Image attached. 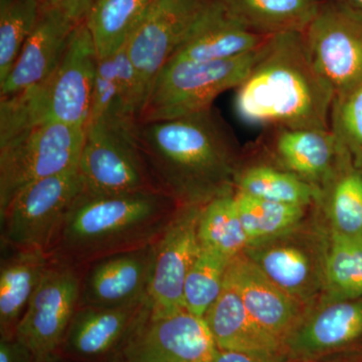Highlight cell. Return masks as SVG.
Wrapping results in <instances>:
<instances>
[{
	"mask_svg": "<svg viewBox=\"0 0 362 362\" xmlns=\"http://www.w3.org/2000/svg\"><path fill=\"white\" fill-rule=\"evenodd\" d=\"M328 182L332 185L329 197L332 233L350 237L361 235L362 170L354 166L340 142L337 168Z\"/></svg>",
	"mask_w": 362,
	"mask_h": 362,
	"instance_id": "cell-28",
	"label": "cell"
},
{
	"mask_svg": "<svg viewBox=\"0 0 362 362\" xmlns=\"http://www.w3.org/2000/svg\"><path fill=\"white\" fill-rule=\"evenodd\" d=\"M235 197L249 247L287 235L303 218L304 206L265 201L238 192Z\"/></svg>",
	"mask_w": 362,
	"mask_h": 362,
	"instance_id": "cell-29",
	"label": "cell"
},
{
	"mask_svg": "<svg viewBox=\"0 0 362 362\" xmlns=\"http://www.w3.org/2000/svg\"><path fill=\"white\" fill-rule=\"evenodd\" d=\"M244 254L274 284L302 304L325 285V266L320 267L301 245L272 240L250 246Z\"/></svg>",
	"mask_w": 362,
	"mask_h": 362,
	"instance_id": "cell-20",
	"label": "cell"
},
{
	"mask_svg": "<svg viewBox=\"0 0 362 362\" xmlns=\"http://www.w3.org/2000/svg\"><path fill=\"white\" fill-rule=\"evenodd\" d=\"M264 45L232 59L168 62L151 86L140 123L180 118L213 108L218 95L237 89L244 82L261 56Z\"/></svg>",
	"mask_w": 362,
	"mask_h": 362,
	"instance_id": "cell-5",
	"label": "cell"
},
{
	"mask_svg": "<svg viewBox=\"0 0 362 362\" xmlns=\"http://www.w3.org/2000/svg\"><path fill=\"white\" fill-rule=\"evenodd\" d=\"M349 362H354V361H349Z\"/></svg>",
	"mask_w": 362,
	"mask_h": 362,
	"instance_id": "cell-38",
	"label": "cell"
},
{
	"mask_svg": "<svg viewBox=\"0 0 362 362\" xmlns=\"http://www.w3.org/2000/svg\"><path fill=\"white\" fill-rule=\"evenodd\" d=\"M325 286L334 300L362 298V235L332 233L325 259Z\"/></svg>",
	"mask_w": 362,
	"mask_h": 362,
	"instance_id": "cell-30",
	"label": "cell"
},
{
	"mask_svg": "<svg viewBox=\"0 0 362 362\" xmlns=\"http://www.w3.org/2000/svg\"><path fill=\"white\" fill-rule=\"evenodd\" d=\"M78 168L86 194L119 195L159 190L152 185L138 146L137 132L115 129L104 123L86 126Z\"/></svg>",
	"mask_w": 362,
	"mask_h": 362,
	"instance_id": "cell-8",
	"label": "cell"
},
{
	"mask_svg": "<svg viewBox=\"0 0 362 362\" xmlns=\"http://www.w3.org/2000/svg\"><path fill=\"white\" fill-rule=\"evenodd\" d=\"M204 318L218 349L285 354L283 343L252 318L240 295L226 281L220 297Z\"/></svg>",
	"mask_w": 362,
	"mask_h": 362,
	"instance_id": "cell-21",
	"label": "cell"
},
{
	"mask_svg": "<svg viewBox=\"0 0 362 362\" xmlns=\"http://www.w3.org/2000/svg\"><path fill=\"white\" fill-rule=\"evenodd\" d=\"M235 187L238 192L257 199L304 207L322 192L319 187L294 173L269 165H255L242 171Z\"/></svg>",
	"mask_w": 362,
	"mask_h": 362,
	"instance_id": "cell-26",
	"label": "cell"
},
{
	"mask_svg": "<svg viewBox=\"0 0 362 362\" xmlns=\"http://www.w3.org/2000/svg\"><path fill=\"white\" fill-rule=\"evenodd\" d=\"M225 281L240 295L252 318L284 346L304 320V304L274 284L244 252L230 259Z\"/></svg>",
	"mask_w": 362,
	"mask_h": 362,
	"instance_id": "cell-16",
	"label": "cell"
},
{
	"mask_svg": "<svg viewBox=\"0 0 362 362\" xmlns=\"http://www.w3.org/2000/svg\"><path fill=\"white\" fill-rule=\"evenodd\" d=\"M47 252L18 250L0 269V331L2 339L16 338V328L33 292L49 268Z\"/></svg>",
	"mask_w": 362,
	"mask_h": 362,
	"instance_id": "cell-23",
	"label": "cell"
},
{
	"mask_svg": "<svg viewBox=\"0 0 362 362\" xmlns=\"http://www.w3.org/2000/svg\"><path fill=\"white\" fill-rule=\"evenodd\" d=\"M347 6L362 13V0H346Z\"/></svg>",
	"mask_w": 362,
	"mask_h": 362,
	"instance_id": "cell-37",
	"label": "cell"
},
{
	"mask_svg": "<svg viewBox=\"0 0 362 362\" xmlns=\"http://www.w3.org/2000/svg\"><path fill=\"white\" fill-rule=\"evenodd\" d=\"M330 128L349 152L352 163L362 170V83L335 97Z\"/></svg>",
	"mask_w": 362,
	"mask_h": 362,
	"instance_id": "cell-33",
	"label": "cell"
},
{
	"mask_svg": "<svg viewBox=\"0 0 362 362\" xmlns=\"http://www.w3.org/2000/svg\"><path fill=\"white\" fill-rule=\"evenodd\" d=\"M302 33L312 62L335 97L361 84V11L344 4H322Z\"/></svg>",
	"mask_w": 362,
	"mask_h": 362,
	"instance_id": "cell-9",
	"label": "cell"
},
{
	"mask_svg": "<svg viewBox=\"0 0 362 362\" xmlns=\"http://www.w3.org/2000/svg\"><path fill=\"white\" fill-rule=\"evenodd\" d=\"M153 256L149 243L99 259L82 284L83 306L123 308L146 301Z\"/></svg>",
	"mask_w": 362,
	"mask_h": 362,
	"instance_id": "cell-14",
	"label": "cell"
},
{
	"mask_svg": "<svg viewBox=\"0 0 362 362\" xmlns=\"http://www.w3.org/2000/svg\"><path fill=\"white\" fill-rule=\"evenodd\" d=\"M201 246L233 259L249 247L235 194L216 197L202 206L199 223Z\"/></svg>",
	"mask_w": 362,
	"mask_h": 362,
	"instance_id": "cell-27",
	"label": "cell"
},
{
	"mask_svg": "<svg viewBox=\"0 0 362 362\" xmlns=\"http://www.w3.org/2000/svg\"><path fill=\"white\" fill-rule=\"evenodd\" d=\"M274 130V150L285 170L314 185L331 180L339 153V142L332 130Z\"/></svg>",
	"mask_w": 362,
	"mask_h": 362,
	"instance_id": "cell-22",
	"label": "cell"
},
{
	"mask_svg": "<svg viewBox=\"0 0 362 362\" xmlns=\"http://www.w3.org/2000/svg\"><path fill=\"white\" fill-rule=\"evenodd\" d=\"M124 346L121 362H211L218 350L202 317L156 315L149 305Z\"/></svg>",
	"mask_w": 362,
	"mask_h": 362,
	"instance_id": "cell-11",
	"label": "cell"
},
{
	"mask_svg": "<svg viewBox=\"0 0 362 362\" xmlns=\"http://www.w3.org/2000/svg\"><path fill=\"white\" fill-rule=\"evenodd\" d=\"M335 93L317 70L303 33L271 35L258 61L237 88L235 107L252 125L330 130Z\"/></svg>",
	"mask_w": 362,
	"mask_h": 362,
	"instance_id": "cell-2",
	"label": "cell"
},
{
	"mask_svg": "<svg viewBox=\"0 0 362 362\" xmlns=\"http://www.w3.org/2000/svg\"><path fill=\"white\" fill-rule=\"evenodd\" d=\"M362 337V298L333 300L305 317L284 343L287 358L312 361L344 349Z\"/></svg>",
	"mask_w": 362,
	"mask_h": 362,
	"instance_id": "cell-18",
	"label": "cell"
},
{
	"mask_svg": "<svg viewBox=\"0 0 362 362\" xmlns=\"http://www.w3.org/2000/svg\"><path fill=\"white\" fill-rule=\"evenodd\" d=\"M40 6L57 9L80 23L85 21L95 0H39Z\"/></svg>",
	"mask_w": 362,
	"mask_h": 362,
	"instance_id": "cell-35",
	"label": "cell"
},
{
	"mask_svg": "<svg viewBox=\"0 0 362 362\" xmlns=\"http://www.w3.org/2000/svg\"><path fill=\"white\" fill-rule=\"evenodd\" d=\"M270 37L247 26L226 0H209L187 39L168 62L235 58L256 51Z\"/></svg>",
	"mask_w": 362,
	"mask_h": 362,
	"instance_id": "cell-15",
	"label": "cell"
},
{
	"mask_svg": "<svg viewBox=\"0 0 362 362\" xmlns=\"http://www.w3.org/2000/svg\"><path fill=\"white\" fill-rule=\"evenodd\" d=\"M284 352H245L233 350H216L211 362H285Z\"/></svg>",
	"mask_w": 362,
	"mask_h": 362,
	"instance_id": "cell-34",
	"label": "cell"
},
{
	"mask_svg": "<svg viewBox=\"0 0 362 362\" xmlns=\"http://www.w3.org/2000/svg\"><path fill=\"white\" fill-rule=\"evenodd\" d=\"M153 0H95L85 18L99 59L125 49Z\"/></svg>",
	"mask_w": 362,
	"mask_h": 362,
	"instance_id": "cell-24",
	"label": "cell"
},
{
	"mask_svg": "<svg viewBox=\"0 0 362 362\" xmlns=\"http://www.w3.org/2000/svg\"><path fill=\"white\" fill-rule=\"evenodd\" d=\"M233 11L255 32L273 35L303 33L315 18L320 0H226Z\"/></svg>",
	"mask_w": 362,
	"mask_h": 362,
	"instance_id": "cell-25",
	"label": "cell"
},
{
	"mask_svg": "<svg viewBox=\"0 0 362 362\" xmlns=\"http://www.w3.org/2000/svg\"><path fill=\"white\" fill-rule=\"evenodd\" d=\"M148 308V301L123 308L82 306L66 331L64 349L82 358H96L126 343Z\"/></svg>",
	"mask_w": 362,
	"mask_h": 362,
	"instance_id": "cell-19",
	"label": "cell"
},
{
	"mask_svg": "<svg viewBox=\"0 0 362 362\" xmlns=\"http://www.w3.org/2000/svg\"><path fill=\"white\" fill-rule=\"evenodd\" d=\"M209 0H153L125 49L132 61L146 103L161 69L187 39ZM145 106V105H144Z\"/></svg>",
	"mask_w": 362,
	"mask_h": 362,
	"instance_id": "cell-13",
	"label": "cell"
},
{
	"mask_svg": "<svg viewBox=\"0 0 362 362\" xmlns=\"http://www.w3.org/2000/svg\"><path fill=\"white\" fill-rule=\"evenodd\" d=\"M85 192L78 168L26 185L0 211L2 243L16 250H47L66 214Z\"/></svg>",
	"mask_w": 362,
	"mask_h": 362,
	"instance_id": "cell-7",
	"label": "cell"
},
{
	"mask_svg": "<svg viewBox=\"0 0 362 362\" xmlns=\"http://www.w3.org/2000/svg\"><path fill=\"white\" fill-rule=\"evenodd\" d=\"M98 61L92 35L82 21L71 33L65 54L51 77L20 94L0 97V140L45 121L86 128Z\"/></svg>",
	"mask_w": 362,
	"mask_h": 362,
	"instance_id": "cell-3",
	"label": "cell"
},
{
	"mask_svg": "<svg viewBox=\"0 0 362 362\" xmlns=\"http://www.w3.org/2000/svg\"><path fill=\"white\" fill-rule=\"evenodd\" d=\"M165 206L159 190L119 195L83 194L66 214L56 239L65 254L109 252L158 233ZM149 244V243H147Z\"/></svg>",
	"mask_w": 362,
	"mask_h": 362,
	"instance_id": "cell-4",
	"label": "cell"
},
{
	"mask_svg": "<svg viewBox=\"0 0 362 362\" xmlns=\"http://www.w3.org/2000/svg\"><path fill=\"white\" fill-rule=\"evenodd\" d=\"M138 146L163 194L182 206H204L230 194L235 135L214 108L192 115L139 123Z\"/></svg>",
	"mask_w": 362,
	"mask_h": 362,
	"instance_id": "cell-1",
	"label": "cell"
},
{
	"mask_svg": "<svg viewBox=\"0 0 362 362\" xmlns=\"http://www.w3.org/2000/svg\"><path fill=\"white\" fill-rule=\"evenodd\" d=\"M230 259L220 252L202 247L185 280L183 289L185 310L204 318L223 291Z\"/></svg>",
	"mask_w": 362,
	"mask_h": 362,
	"instance_id": "cell-31",
	"label": "cell"
},
{
	"mask_svg": "<svg viewBox=\"0 0 362 362\" xmlns=\"http://www.w3.org/2000/svg\"><path fill=\"white\" fill-rule=\"evenodd\" d=\"M78 23L57 9H40L39 21L6 80L0 96L20 94L44 83L58 68Z\"/></svg>",
	"mask_w": 362,
	"mask_h": 362,
	"instance_id": "cell-17",
	"label": "cell"
},
{
	"mask_svg": "<svg viewBox=\"0 0 362 362\" xmlns=\"http://www.w3.org/2000/svg\"><path fill=\"white\" fill-rule=\"evenodd\" d=\"M202 206H181L153 243V267L147 293L152 314L165 315L185 309V280L202 250L199 223Z\"/></svg>",
	"mask_w": 362,
	"mask_h": 362,
	"instance_id": "cell-12",
	"label": "cell"
},
{
	"mask_svg": "<svg viewBox=\"0 0 362 362\" xmlns=\"http://www.w3.org/2000/svg\"><path fill=\"white\" fill-rule=\"evenodd\" d=\"M39 0H0V83L6 80L39 21Z\"/></svg>",
	"mask_w": 362,
	"mask_h": 362,
	"instance_id": "cell-32",
	"label": "cell"
},
{
	"mask_svg": "<svg viewBox=\"0 0 362 362\" xmlns=\"http://www.w3.org/2000/svg\"><path fill=\"white\" fill-rule=\"evenodd\" d=\"M0 362H33L30 350L20 340L2 339L0 341Z\"/></svg>",
	"mask_w": 362,
	"mask_h": 362,
	"instance_id": "cell-36",
	"label": "cell"
},
{
	"mask_svg": "<svg viewBox=\"0 0 362 362\" xmlns=\"http://www.w3.org/2000/svg\"><path fill=\"white\" fill-rule=\"evenodd\" d=\"M86 128L33 124L0 141V211L33 181L78 168Z\"/></svg>",
	"mask_w": 362,
	"mask_h": 362,
	"instance_id": "cell-6",
	"label": "cell"
},
{
	"mask_svg": "<svg viewBox=\"0 0 362 362\" xmlns=\"http://www.w3.org/2000/svg\"><path fill=\"white\" fill-rule=\"evenodd\" d=\"M82 293L77 272L49 264L16 328V339L30 350L33 362H47L63 344Z\"/></svg>",
	"mask_w": 362,
	"mask_h": 362,
	"instance_id": "cell-10",
	"label": "cell"
}]
</instances>
